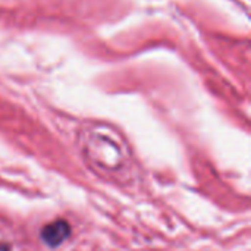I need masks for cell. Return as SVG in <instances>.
I'll return each instance as SVG.
<instances>
[{
	"label": "cell",
	"mask_w": 251,
	"mask_h": 251,
	"mask_svg": "<svg viewBox=\"0 0 251 251\" xmlns=\"http://www.w3.org/2000/svg\"><path fill=\"white\" fill-rule=\"evenodd\" d=\"M71 235V226L65 221H54L46 225L41 231V240L49 247L60 246Z\"/></svg>",
	"instance_id": "6da1fadb"
}]
</instances>
